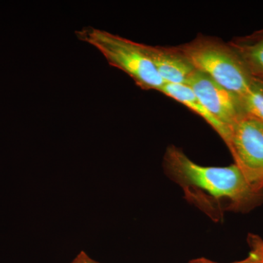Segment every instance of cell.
I'll return each instance as SVG.
<instances>
[{"label":"cell","mask_w":263,"mask_h":263,"mask_svg":"<svg viewBox=\"0 0 263 263\" xmlns=\"http://www.w3.org/2000/svg\"><path fill=\"white\" fill-rule=\"evenodd\" d=\"M164 166L173 179L179 183L188 197H205L211 202L228 205V209L252 206L262 197L251 185L235 164L228 167H207L195 163L184 153L170 147L164 155Z\"/></svg>","instance_id":"obj_1"},{"label":"cell","mask_w":263,"mask_h":263,"mask_svg":"<svg viewBox=\"0 0 263 263\" xmlns=\"http://www.w3.org/2000/svg\"><path fill=\"white\" fill-rule=\"evenodd\" d=\"M177 48L195 70L239 97L255 81L230 44L214 38L198 37Z\"/></svg>","instance_id":"obj_2"},{"label":"cell","mask_w":263,"mask_h":263,"mask_svg":"<svg viewBox=\"0 0 263 263\" xmlns=\"http://www.w3.org/2000/svg\"><path fill=\"white\" fill-rule=\"evenodd\" d=\"M76 34L81 41L98 50L109 65L125 72L142 89L160 91L164 86V81L141 43L92 27L82 29Z\"/></svg>","instance_id":"obj_3"},{"label":"cell","mask_w":263,"mask_h":263,"mask_svg":"<svg viewBox=\"0 0 263 263\" xmlns=\"http://www.w3.org/2000/svg\"><path fill=\"white\" fill-rule=\"evenodd\" d=\"M224 142L246 179L263 192V123L245 114L230 126Z\"/></svg>","instance_id":"obj_4"},{"label":"cell","mask_w":263,"mask_h":263,"mask_svg":"<svg viewBox=\"0 0 263 263\" xmlns=\"http://www.w3.org/2000/svg\"><path fill=\"white\" fill-rule=\"evenodd\" d=\"M186 85L193 90L214 119L226 128L227 135L230 126L247 114L238 95L223 87L200 71H194Z\"/></svg>","instance_id":"obj_5"},{"label":"cell","mask_w":263,"mask_h":263,"mask_svg":"<svg viewBox=\"0 0 263 263\" xmlns=\"http://www.w3.org/2000/svg\"><path fill=\"white\" fill-rule=\"evenodd\" d=\"M142 46L164 84H186L195 69L177 47Z\"/></svg>","instance_id":"obj_6"},{"label":"cell","mask_w":263,"mask_h":263,"mask_svg":"<svg viewBox=\"0 0 263 263\" xmlns=\"http://www.w3.org/2000/svg\"><path fill=\"white\" fill-rule=\"evenodd\" d=\"M241 59L250 75L263 83V31L230 43Z\"/></svg>","instance_id":"obj_7"},{"label":"cell","mask_w":263,"mask_h":263,"mask_svg":"<svg viewBox=\"0 0 263 263\" xmlns=\"http://www.w3.org/2000/svg\"><path fill=\"white\" fill-rule=\"evenodd\" d=\"M160 92L167 95L169 98L174 99L201 117L208 124H210L211 127H213L224 141L227 136L226 128L221 125L220 123L209 113V110L205 108L193 92V90L188 86L183 84H164L160 90Z\"/></svg>","instance_id":"obj_8"},{"label":"cell","mask_w":263,"mask_h":263,"mask_svg":"<svg viewBox=\"0 0 263 263\" xmlns=\"http://www.w3.org/2000/svg\"><path fill=\"white\" fill-rule=\"evenodd\" d=\"M240 98L245 113L263 123V88L259 82L254 81L252 87Z\"/></svg>","instance_id":"obj_9"},{"label":"cell","mask_w":263,"mask_h":263,"mask_svg":"<svg viewBox=\"0 0 263 263\" xmlns=\"http://www.w3.org/2000/svg\"><path fill=\"white\" fill-rule=\"evenodd\" d=\"M249 245H250L251 252L255 254L263 262V240L258 236L252 235L249 237Z\"/></svg>","instance_id":"obj_10"},{"label":"cell","mask_w":263,"mask_h":263,"mask_svg":"<svg viewBox=\"0 0 263 263\" xmlns=\"http://www.w3.org/2000/svg\"><path fill=\"white\" fill-rule=\"evenodd\" d=\"M71 263H100L91 259L89 257L87 254L85 253L84 252H81L80 253L78 254L77 257H76Z\"/></svg>","instance_id":"obj_11"},{"label":"cell","mask_w":263,"mask_h":263,"mask_svg":"<svg viewBox=\"0 0 263 263\" xmlns=\"http://www.w3.org/2000/svg\"><path fill=\"white\" fill-rule=\"evenodd\" d=\"M233 263H263V262L257 256H256L252 252H250V254H249V257H247V258L243 259V260Z\"/></svg>","instance_id":"obj_12"},{"label":"cell","mask_w":263,"mask_h":263,"mask_svg":"<svg viewBox=\"0 0 263 263\" xmlns=\"http://www.w3.org/2000/svg\"><path fill=\"white\" fill-rule=\"evenodd\" d=\"M191 263H216L214 262H212V261L209 260V259H196V260H194Z\"/></svg>","instance_id":"obj_13"},{"label":"cell","mask_w":263,"mask_h":263,"mask_svg":"<svg viewBox=\"0 0 263 263\" xmlns=\"http://www.w3.org/2000/svg\"><path fill=\"white\" fill-rule=\"evenodd\" d=\"M258 82H259V81H258ZM259 84H261V86H262V87L263 88V83L259 82Z\"/></svg>","instance_id":"obj_14"}]
</instances>
